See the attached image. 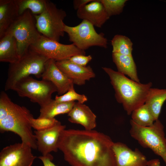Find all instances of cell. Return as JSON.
<instances>
[{
	"label": "cell",
	"instance_id": "7c38bea8",
	"mask_svg": "<svg viewBox=\"0 0 166 166\" xmlns=\"http://www.w3.org/2000/svg\"><path fill=\"white\" fill-rule=\"evenodd\" d=\"M65 128V125H62L59 121L55 125L49 129L44 131H34L37 149L42 156H47L53 152H57V144L59 136Z\"/></svg>",
	"mask_w": 166,
	"mask_h": 166
},
{
	"label": "cell",
	"instance_id": "8992f818",
	"mask_svg": "<svg viewBox=\"0 0 166 166\" xmlns=\"http://www.w3.org/2000/svg\"><path fill=\"white\" fill-rule=\"evenodd\" d=\"M6 34H11L15 38L20 57L42 35L37 28L34 15L29 10L17 17Z\"/></svg>",
	"mask_w": 166,
	"mask_h": 166
},
{
	"label": "cell",
	"instance_id": "277c9868",
	"mask_svg": "<svg viewBox=\"0 0 166 166\" xmlns=\"http://www.w3.org/2000/svg\"><path fill=\"white\" fill-rule=\"evenodd\" d=\"M49 59L29 48L18 60L9 64L5 90H12L19 80L31 75L41 77Z\"/></svg>",
	"mask_w": 166,
	"mask_h": 166
},
{
	"label": "cell",
	"instance_id": "7402d4cb",
	"mask_svg": "<svg viewBox=\"0 0 166 166\" xmlns=\"http://www.w3.org/2000/svg\"><path fill=\"white\" fill-rule=\"evenodd\" d=\"M75 102H60L52 100L46 105L40 107L38 117L54 118L57 115L68 114L73 108Z\"/></svg>",
	"mask_w": 166,
	"mask_h": 166
},
{
	"label": "cell",
	"instance_id": "ffe728a7",
	"mask_svg": "<svg viewBox=\"0 0 166 166\" xmlns=\"http://www.w3.org/2000/svg\"><path fill=\"white\" fill-rule=\"evenodd\" d=\"M112 59L117 69V71L128 76L131 79L140 82L136 67L132 56L112 53Z\"/></svg>",
	"mask_w": 166,
	"mask_h": 166
},
{
	"label": "cell",
	"instance_id": "83f0119b",
	"mask_svg": "<svg viewBox=\"0 0 166 166\" xmlns=\"http://www.w3.org/2000/svg\"><path fill=\"white\" fill-rule=\"evenodd\" d=\"M59 121L55 118H50L45 117H34L31 120L32 128L37 131L45 130L51 128L55 125Z\"/></svg>",
	"mask_w": 166,
	"mask_h": 166
},
{
	"label": "cell",
	"instance_id": "4fadbf2b",
	"mask_svg": "<svg viewBox=\"0 0 166 166\" xmlns=\"http://www.w3.org/2000/svg\"><path fill=\"white\" fill-rule=\"evenodd\" d=\"M113 148L117 166H147L148 160L138 149L132 150L121 142H114Z\"/></svg>",
	"mask_w": 166,
	"mask_h": 166
},
{
	"label": "cell",
	"instance_id": "ac0fdd59",
	"mask_svg": "<svg viewBox=\"0 0 166 166\" xmlns=\"http://www.w3.org/2000/svg\"><path fill=\"white\" fill-rule=\"evenodd\" d=\"M19 15L16 0H0V38Z\"/></svg>",
	"mask_w": 166,
	"mask_h": 166
},
{
	"label": "cell",
	"instance_id": "5bb4252c",
	"mask_svg": "<svg viewBox=\"0 0 166 166\" xmlns=\"http://www.w3.org/2000/svg\"><path fill=\"white\" fill-rule=\"evenodd\" d=\"M41 78L52 83L60 96L66 93L74 85L72 80L57 67L56 61L52 59L47 61Z\"/></svg>",
	"mask_w": 166,
	"mask_h": 166
},
{
	"label": "cell",
	"instance_id": "3957f363",
	"mask_svg": "<svg viewBox=\"0 0 166 166\" xmlns=\"http://www.w3.org/2000/svg\"><path fill=\"white\" fill-rule=\"evenodd\" d=\"M103 70L108 75L115 92L117 101L121 104L128 115L145 104L152 83L138 82L127 78L117 71L106 67Z\"/></svg>",
	"mask_w": 166,
	"mask_h": 166
},
{
	"label": "cell",
	"instance_id": "30bf717a",
	"mask_svg": "<svg viewBox=\"0 0 166 166\" xmlns=\"http://www.w3.org/2000/svg\"><path fill=\"white\" fill-rule=\"evenodd\" d=\"M30 48L56 61L68 59L76 55L86 54L85 51L79 49L73 43L62 44L42 35Z\"/></svg>",
	"mask_w": 166,
	"mask_h": 166
},
{
	"label": "cell",
	"instance_id": "5b68a950",
	"mask_svg": "<svg viewBox=\"0 0 166 166\" xmlns=\"http://www.w3.org/2000/svg\"><path fill=\"white\" fill-rule=\"evenodd\" d=\"M129 133L143 147L151 149L160 156L166 164V138L164 126L158 119L148 127L139 125L131 119Z\"/></svg>",
	"mask_w": 166,
	"mask_h": 166
},
{
	"label": "cell",
	"instance_id": "2e32d148",
	"mask_svg": "<svg viewBox=\"0 0 166 166\" xmlns=\"http://www.w3.org/2000/svg\"><path fill=\"white\" fill-rule=\"evenodd\" d=\"M77 15L98 28L101 27L110 18L100 0H93L83 6L77 10Z\"/></svg>",
	"mask_w": 166,
	"mask_h": 166
},
{
	"label": "cell",
	"instance_id": "d6a6232c",
	"mask_svg": "<svg viewBox=\"0 0 166 166\" xmlns=\"http://www.w3.org/2000/svg\"></svg>",
	"mask_w": 166,
	"mask_h": 166
},
{
	"label": "cell",
	"instance_id": "44dd1931",
	"mask_svg": "<svg viewBox=\"0 0 166 166\" xmlns=\"http://www.w3.org/2000/svg\"><path fill=\"white\" fill-rule=\"evenodd\" d=\"M166 100V89L151 88L145 104L152 114L155 121L158 119L162 105Z\"/></svg>",
	"mask_w": 166,
	"mask_h": 166
},
{
	"label": "cell",
	"instance_id": "9c48e42d",
	"mask_svg": "<svg viewBox=\"0 0 166 166\" xmlns=\"http://www.w3.org/2000/svg\"><path fill=\"white\" fill-rule=\"evenodd\" d=\"M64 31L68 34L69 41L81 50L85 51L93 46L107 48L108 40L104 34L97 33L94 26L86 20H82L74 26L65 25Z\"/></svg>",
	"mask_w": 166,
	"mask_h": 166
},
{
	"label": "cell",
	"instance_id": "cb8c5ba5",
	"mask_svg": "<svg viewBox=\"0 0 166 166\" xmlns=\"http://www.w3.org/2000/svg\"><path fill=\"white\" fill-rule=\"evenodd\" d=\"M19 15L29 10L34 15L41 14L45 10L48 0H16Z\"/></svg>",
	"mask_w": 166,
	"mask_h": 166
},
{
	"label": "cell",
	"instance_id": "7a4b0ae2",
	"mask_svg": "<svg viewBox=\"0 0 166 166\" xmlns=\"http://www.w3.org/2000/svg\"><path fill=\"white\" fill-rule=\"evenodd\" d=\"M33 118L27 108L14 103L4 91L1 92L0 132H12L20 137L22 143L32 149H37L36 140L31 124Z\"/></svg>",
	"mask_w": 166,
	"mask_h": 166
},
{
	"label": "cell",
	"instance_id": "d6986e66",
	"mask_svg": "<svg viewBox=\"0 0 166 166\" xmlns=\"http://www.w3.org/2000/svg\"><path fill=\"white\" fill-rule=\"evenodd\" d=\"M17 41L12 35L6 34L0 38V61L14 63L20 58Z\"/></svg>",
	"mask_w": 166,
	"mask_h": 166
},
{
	"label": "cell",
	"instance_id": "9a60e30c",
	"mask_svg": "<svg viewBox=\"0 0 166 166\" xmlns=\"http://www.w3.org/2000/svg\"><path fill=\"white\" fill-rule=\"evenodd\" d=\"M57 67L68 77L74 84L82 85L87 81L95 77V74L91 67L82 66L74 64L69 60L56 61Z\"/></svg>",
	"mask_w": 166,
	"mask_h": 166
},
{
	"label": "cell",
	"instance_id": "4316f807",
	"mask_svg": "<svg viewBox=\"0 0 166 166\" xmlns=\"http://www.w3.org/2000/svg\"><path fill=\"white\" fill-rule=\"evenodd\" d=\"M54 100L60 102H69L77 101L78 103L83 104L88 100V98L85 95L77 93L74 90V85H73L64 94L60 96L56 95Z\"/></svg>",
	"mask_w": 166,
	"mask_h": 166
},
{
	"label": "cell",
	"instance_id": "6da1fadb",
	"mask_svg": "<svg viewBox=\"0 0 166 166\" xmlns=\"http://www.w3.org/2000/svg\"><path fill=\"white\" fill-rule=\"evenodd\" d=\"M114 143L109 136L96 130L65 129L57 147L71 166H117Z\"/></svg>",
	"mask_w": 166,
	"mask_h": 166
},
{
	"label": "cell",
	"instance_id": "ba28073f",
	"mask_svg": "<svg viewBox=\"0 0 166 166\" xmlns=\"http://www.w3.org/2000/svg\"><path fill=\"white\" fill-rule=\"evenodd\" d=\"M12 90L16 92L21 97L29 98L31 101L38 103L40 107L52 101V94L57 91L51 82L43 80H38L30 76L19 80Z\"/></svg>",
	"mask_w": 166,
	"mask_h": 166
},
{
	"label": "cell",
	"instance_id": "e0dca14e",
	"mask_svg": "<svg viewBox=\"0 0 166 166\" xmlns=\"http://www.w3.org/2000/svg\"><path fill=\"white\" fill-rule=\"evenodd\" d=\"M68 116L70 122L80 124L85 130H92L96 126V116L88 106L83 104L75 102Z\"/></svg>",
	"mask_w": 166,
	"mask_h": 166
},
{
	"label": "cell",
	"instance_id": "8fae6325",
	"mask_svg": "<svg viewBox=\"0 0 166 166\" xmlns=\"http://www.w3.org/2000/svg\"><path fill=\"white\" fill-rule=\"evenodd\" d=\"M32 149L22 142L4 148L0 152V166H32L37 158Z\"/></svg>",
	"mask_w": 166,
	"mask_h": 166
},
{
	"label": "cell",
	"instance_id": "4dcf8cb0",
	"mask_svg": "<svg viewBox=\"0 0 166 166\" xmlns=\"http://www.w3.org/2000/svg\"><path fill=\"white\" fill-rule=\"evenodd\" d=\"M93 0H74L73 1V5L74 9L78 10V9Z\"/></svg>",
	"mask_w": 166,
	"mask_h": 166
},
{
	"label": "cell",
	"instance_id": "f546056e",
	"mask_svg": "<svg viewBox=\"0 0 166 166\" xmlns=\"http://www.w3.org/2000/svg\"><path fill=\"white\" fill-rule=\"evenodd\" d=\"M38 158L42 161L44 166H57L52 162L53 157L50 154L45 156H40Z\"/></svg>",
	"mask_w": 166,
	"mask_h": 166
},
{
	"label": "cell",
	"instance_id": "1f68e13d",
	"mask_svg": "<svg viewBox=\"0 0 166 166\" xmlns=\"http://www.w3.org/2000/svg\"><path fill=\"white\" fill-rule=\"evenodd\" d=\"M147 166H161L158 159H155L148 161Z\"/></svg>",
	"mask_w": 166,
	"mask_h": 166
},
{
	"label": "cell",
	"instance_id": "f1b7e54d",
	"mask_svg": "<svg viewBox=\"0 0 166 166\" xmlns=\"http://www.w3.org/2000/svg\"><path fill=\"white\" fill-rule=\"evenodd\" d=\"M91 55L86 56L84 55H77L73 56L68 59L72 62L78 65L86 66L88 63L92 59Z\"/></svg>",
	"mask_w": 166,
	"mask_h": 166
},
{
	"label": "cell",
	"instance_id": "484cf974",
	"mask_svg": "<svg viewBox=\"0 0 166 166\" xmlns=\"http://www.w3.org/2000/svg\"><path fill=\"white\" fill-rule=\"evenodd\" d=\"M109 16L119 15L123 11L127 0H100Z\"/></svg>",
	"mask_w": 166,
	"mask_h": 166
},
{
	"label": "cell",
	"instance_id": "52a82bcc",
	"mask_svg": "<svg viewBox=\"0 0 166 166\" xmlns=\"http://www.w3.org/2000/svg\"><path fill=\"white\" fill-rule=\"evenodd\" d=\"M65 11L57 8L55 4L48 0L46 8L41 14L34 15L37 30L42 35L59 42L64 36L65 24L64 20Z\"/></svg>",
	"mask_w": 166,
	"mask_h": 166
},
{
	"label": "cell",
	"instance_id": "d4e9b609",
	"mask_svg": "<svg viewBox=\"0 0 166 166\" xmlns=\"http://www.w3.org/2000/svg\"><path fill=\"white\" fill-rule=\"evenodd\" d=\"M131 115V120L140 126H151L155 121L152 114L145 104L134 110Z\"/></svg>",
	"mask_w": 166,
	"mask_h": 166
},
{
	"label": "cell",
	"instance_id": "603a6c76",
	"mask_svg": "<svg viewBox=\"0 0 166 166\" xmlns=\"http://www.w3.org/2000/svg\"><path fill=\"white\" fill-rule=\"evenodd\" d=\"M112 53L132 56L133 43L128 37L116 34L111 40Z\"/></svg>",
	"mask_w": 166,
	"mask_h": 166
}]
</instances>
